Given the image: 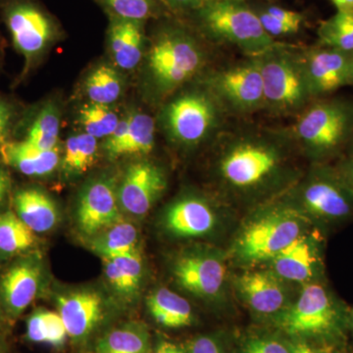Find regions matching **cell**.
Returning <instances> with one entry per match:
<instances>
[{
  "mask_svg": "<svg viewBox=\"0 0 353 353\" xmlns=\"http://www.w3.org/2000/svg\"><path fill=\"white\" fill-rule=\"evenodd\" d=\"M217 138V174L225 187L253 194L294 181L287 162L289 148L296 143L288 128L241 127L223 130Z\"/></svg>",
  "mask_w": 353,
  "mask_h": 353,
  "instance_id": "cell-1",
  "label": "cell"
},
{
  "mask_svg": "<svg viewBox=\"0 0 353 353\" xmlns=\"http://www.w3.org/2000/svg\"><path fill=\"white\" fill-rule=\"evenodd\" d=\"M145 55V78L153 101H166L201 73L208 53L187 29L165 26L153 36Z\"/></svg>",
  "mask_w": 353,
  "mask_h": 353,
  "instance_id": "cell-2",
  "label": "cell"
},
{
  "mask_svg": "<svg viewBox=\"0 0 353 353\" xmlns=\"http://www.w3.org/2000/svg\"><path fill=\"white\" fill-rule=\"evenodd\" d=\"M166 101L159 122L174 145L197 148L223 131L228 114L201 81L196 87L179 90Z\"/></svg>",
  "mask_w": 353,
  "mask_h": 353,
  "instance_id": "cell-3",
  "label": "cell"
},
{
  "mask_svg": "<svg viewBox=\"0 0 353 353\" xmlns=\"http://www.w3.org/2000/svg\"><path fill=\"white\" fill-rule=\"evenodd\" d=\"M264 88V110L273 116H299L314 101L303 50L276 43L257 57Z\"/></svg>",
  "mask_w": 353,
  "mask_h": 353,
  "instance_id": "cell-4",
  "label": "cell"
},
{
  "mask_svg": "<svg viewBox=\"0 0 353 353\" xmlns=\"http://www.w3.org/2000/svg\"><path fill=\"white\" fill-rule=\"evenodd\" d=\"M288 131L294 143L316 161L333 157L348 148L352 139L353 99H316L296 116Z\"/></svg>",
  "mask_w": 353,
  "mask_h": 353,
  "instance_id": "cell-5",
  "label": "cell"
},
{
  "mask_svg": "<svg viewBox=\"0 0 353 353\" xmlns=\"http://www.w3.org/2000/svg\"><path fill=\"white\" fill-rule=\"evenodd\" d=\"M276 324L294 338L339 343L348 329V311L325 285L308 283L296 303L279 313Z\"/></svg>",
  "mask_w": 353,
  "mask_h": 353,
  "instance_id": "cell-6",
  "label": "cell"
},
{
  "mask_svg": "<svg viewBox=\"0 0 353 353\" xmlns=\"http://www.w3.org/2000/svg\"><path fill=\"white\" fill-rule=\"evenodd\" d=\"M194 13L206 38L236 46L248 57H259L277 43L265 32L253 8L245 3L208 0Z\"/></svg>",
  "mask_w": 353,
  "mask_h": 353,
  "instance_id": "cell-7",
  "label": "cell"
},
{
  "mask_svg": "<svg viewBox=\"0 0 353 353\" xmlns=\"http://www.w3.org/2000/svg\"><path fill=\"white\" fill-rule=\"evenodd\" d=\"M307 216L289 203L260 213L239 234L234 252L245 263L270 262L306 233Z\"/></svg>",
  "mask_w": 353,
  "mask_h": 353,
  "instance_id": "cell-8",
  "label": "cell"
},
{
  "mask_svg": "<svg viewBox=\"0 0 353 353\" xmlns=\"http://www.w3.org/2000/svg\"><path fill=\"white\" fill-rule=\"evenodd\" d=\"M290 205L324 223H341L353 217V189L338 169L316 165L290 192Z\"/></svg>",
  "mask_w": 353,
  "mask_h": 353,
  "instance_id": "cell-9",
  "label": "cell"
},
{
  "mask_svg": "<svg viewBox=\"0 0 353 353\" xmlns=\"http://www.w3.org/2000/svg\"><path fill=\"white\" fill-rule=\"evenodd\" d=\"M0 13L28 73L57 38V22L37 0H0Z\"/></svg>",
  "mask_w": 353,
  "mask_h": 353,
  "instance_id": "cell-10",
  "label": "cell"
},
{
  "mask_svg": "<svg viewBox=\"0 0 353 353\" xmlns=\"http://www.w3.org/2000/svg\"><path fill=\"white\" fill-rule=\"evenodd\" d=\"M201 82L228 115H248L264 108V88L257 57L210 72Z\"/></svg>",
  "mask_w": 353,
  "mask_h": 353,
  "instance_id": "cell-11",
  "label": "cell"
},
{
  "mask_svg": "<svg viewBox=\"0 0 353 353\" xmlns=\"http://www.w3.org/2000/svg\"><path fill=\"white\" fill-rule=\"evenodd\" d=\"M173 275L178 285L190 294L206 301H215L224 290V256L214 248H190L176 257Z\"/></svg>",
  "mask_w": 353,
  "mask_h": 353,
  "instance_id": "cell-12",
  "label": "cell"
},
{
  "mask_svg": "<svg viewBox=\"0 0 353 353\" xmlns=\"http://www.w3.org/2000/svg\"><path fill=\"white\" fill-rule=\"evenodd\" d=\"M303 54L309 88L314 101L350 85L353 52L318 46L303 50Z\"/></svg>",
  "mask_w": 353,
  "mask_h": 353,
  "instance_id": "cell-13",
  "label": "cell"
},
{
  "mask_svg": "<svg viewBox=\"0 0 353 353\" xmlns=\"http://www.w3.org/2000/svg\"><path fill=\"white\" fill-rule=\"evenodd\" d=\"M166 188L167 179L161 167L141 160L128 167L118 189V201L126 212L141 217L150 212Z\"/></svg>",
  "mask_w": 353,
  "mask_h": 353,
  "instance_id": "cell-14",
  "label": "cell"
},
{
  "mask_svg": "<svg viewBox=\"0 0 353 353\" xmlns=\"http://www.w3.org/2000/svg\"><path fill=\"white\" fill-rule=\"evenodd\" d=\"M43 279V265L36 255H25L7 267L0 276V305L7 314H22L38 296Z\"/></svg>",
  "mask_w": 353,
  "mask_h": 353,
  "instance_id": "cell-15",
  "label": "cell"
},
{
  "mask_svg": "<svg viewBox=\"0 0 353 353\" xmlns=\"http://www.w3.org/2000/svg\"><path fill=\"white\" fill-rule=\"evenodd\" d=\"M122 221L117 190L112 179H95L85 185L77 208L79 229L88 236H94Z\"/></svg>",
  "mask_w": 353,
  "mask_h": 353,
  "instance_id": "cell-16",
  "label": "cell"
},
{
  "mask_svg": "<svg viewBox=\"0 0 353 353\" xmlns=\"http://www.w3.org/2000/svg\"><path fill=\"white\" fill-rule=\"evenodd\" d=\"M271 270L288 282L312 283L322 268L321 245L314 234L304 233L270 261Z\"/></svg>",
  "mask_w": 353,
  "mask_h": 353,
  "instance_id": "cell-17",
  "label": "cell"
},
{
  "mask_svg": "<svg viewBox=\"0 0 353 353\" xmlns=\"http://www.w3.org/2000/svg\"><path fill=\"white\" fill-rule=\"evenodd\" d=\"M217 219L214 208L204 197L185 196L166 209L163 222L167 231L173 236L190 239L212 233Z\"/></svg>",
  "mask_w": 353,
  "mask_h": 353,
  "instance_id": "cell-18",
  "label": "cell"
},
{
  "mask_svg": "<svg viewBox=\"0 0 353 353\" xmlns=\"http://www.w3.org/2000/svg\"><path fill=\"white\" fill-rule=\"evenodd\" d=\"M283 282L272 270L250 271L238 278L236 289L253 312L278 315L287 303V290Z\"/></svg>",
  "mask_w": 353,
  "mask_h": 353,
  "instance_id": "cell-19",
  "label": "cell"
},
{
  "mask_svg": "<svg viewBox=\"0 0 353 353\" xmlns=\"http://www.w3.org/2000/svg\"><path fill=\"white\" fill-rule=\"evenodd\" d=\"M155 143V123L152 116L134 112L120 121L117 129L106 139L104 152L110 158L148 155Z\"/></svg>",
  "mask_w": 353,
  "mask_h": 353,
  "instance_id": "cell-20",
  "label": "cell"
},
{
  "mask_svg": "<svg viewBox=\"0 0 353 353\" xmlns=\"http://www.w3.org/2000/svg\"><path fill=\"white\" fill-rule=\"evenodd\" d=\"M58 310L68 336L83 340L92 333L103 316L102 297L94 290H79L60 296Z\"/></svg>",
  "mask_w": 353,
  "mask_h": 353,
  "instance_id": "cell-21",
  "label": "cell"
},
{
  "mask_svg": "<svg viewBox=\"0 0 353 353\" xmlns=\"http://www.w3.org/2000/svg\"><path fill=\"white\" fill-rule=\"evenodd\" d=\"M145 22L110 16L109 48L114 62L123 70L136 69L145 54Z\"/></svg>",
  "mask_w": 353,
  "mask_h": 353,
  "instance_id": "cell-22",
  "label": "cell"
},
{
  "mask_svg": "<svg viewBox=\"0 0 353 353\" xmlns=\"http://www.w3.org/2000/svg\"><path fill=\"white\" fill-rule=\"evenodd\" d=\"M4 164L12 167L23 175L44 176L50 175L59 164L58 148L43 150L24 141H9L0 146Z\"/></svg>",
  "mask_w": 353,
  "mask_h": 353,
  "instance_id": "cell-23",
  "label": "cell"
},
{
  "mask_svg": "<svg viewBox=\"0 0 353 353\" xmlns=\"http://www.w3.org/2000/svg\"><path fill=\"white\" fill-rule=\"evenodd\" d=\"M13 204L14 212L36 234L50 231L59 220L54 201L39 188L18 190L14 194Z\"/></svg>",
  "mask_w": 353,
  "mask_h": 353,
  "instance_id": "cell-24",
  "label": "cell"
},
{
  "mask_svg": "<svg viewBox=\"0 0 353 353\" xmlns=\"http://www.w3.org/2000/svg\"><path fill=\"white\" fill-rule=\"evenodd\" d=\"M146 303L153 319L167 328L190 326L194 320L189 301L167 288L154 290Z\"/></svg>",
  "mask_w": 353,
  "mask_h": 353,
  "instance_id": "cell-25",
  "label": "cell"
},
{
  "mask_svg": "<svg viewBox=\"0 0 353 353\" xmlns=\"http://www.w3.org/2000/svg\"><path fill=\"white\" fill-rule=\"evenodd\" d=\"M60 131L59 111L52 102L43 104L28 121L24 141L39 150H51L57 148Z\"/></svg>",
  "mask_w": 353,
  "mask_h": 353,
  "instance_id": "cell-26",
  "label": "cell"
},
{
  "mask_svg": "<svg viewBox=\"0 0 353 353\" xmlns=\"http://www.w3.org/2000/svg\"><path fill=\"white\" fill-rule=\"evenodd\" d=\"M36 233L14 211L0 213V255L15 256L34 248Z\"/></svg>",
  "mask_w": 353,
  "mask_h": 353,
  "instance_id": "cell-27",
  "label": "cell"
},
{
  "mask_svg": "<svg viewBox=\"0 0 353 353\" xmlns=\"http://www.w3.org/2000/svg\"><path fill=\"white\" fill-rule=\"evenodd\" d=\"M138 231L130 223H116L94 236L92 250L102 259H112L138 250Z\"/></svg>",
  "mask_w": 353,
  "mask_h": 353,
  "instance_id": "cell-28",
  "label": "cell"
},
{
  "mask_svg": "<svg viewBox=\"0 0 353 353\" xmlns=\"http://www.w3.org/2000/svg\"><path fill=\"white\" fill-rule=\"evenodd\" d=\"M122 77L113 67L102 64L90 72L85 83V94L90 102L111 105L123 92Z\"/></svg>",
  "mask_w": 353,
  "mask_h": 353,
  "instance_id": "cell-29",
  "label": "cell"
},
{
  "mask_svg": "<svg viewBox=\"0 0 353 353\" xmlns=\"http://www.w3.org/2000/svg\"><path fill=\"white\" fill-rule=\"evenodd\" d=\"M97 139L87 132L67 139L62 157V168L67 175L79 176L94 165L97 157Z\"/></svg>",
  "mask_w": 353,
  "mask_h": 353,
  "instance_id": "cell-30",
  "label": "cell"
},
{
  "mask_svg": "<svg viewBox=\"0 0 353 353\" xmlns=\"http://www.w3.org/2000/svg\"><path fill=\"white\" fill-rule=\"evenodd\" d=\"M319 46L353 52V10H338L317 30Z\"/></svg>",
  "mask_w": 353,
  "mask_h": 353,
  "instance_id": "cell-31",
  "label": "cell"
},
{
  "mask_svg": "<svg viewBox=\"0 0 353 353\" xmlns=\"http://www.w3.org/2000/svg\"><path fill=\"white\" fill-rule=\"evenodd\" d=\"M148 336L137 325L110 332L97 345V353H148Z\"/></svg>",
  "mask_w": 353,
  "mask_h": 353,
  "instance_id": "cell-32",
  "label": "cell"
},
{
  "mask_svg": "<svg viewBox=\"0 0 353 353\" xmlns=\"http://www.w3.org/2000/svg\"><path fill=\"white\" fill-rule=\"evenodd\" d=\"M78 117L83 131L97 139L109 138L117 129L121 121L110 105L94 102L83 105Z\"/></svg>",
  "mask_w": 353,
  "mask_h": 353,
  "instance_id": "cell-33",
  "label": "cell"
},
{
  "mask_svg": "<svg viewBox=\"0 0 353 353\" xmlns=\"http://www.w3.org/2000/svg\"><path fill=\"white\" fill-rule=\"evenodd\" d=\"M99 2L108 9L110 16L122 19L145 22L157 11L154 0H99Z\"/></svg>",
  "mask_w": 353,
  "mask_h": 353,
  "instance_id": "cell-34",
  "label": "cell"
},
{
  "mask_svg": "<svg viewBox=\"0 0 353 353\" xmlns=\"http://www.w3.org/2000/svg\"><path fill=\"white\" fill-rule=\"evenodd\" d=\"M110 259L117 265L121 275L124 279L128 296H134L141 287L143 276V264L141 253L137 250Z\"/></svg>",
  "mask_w": 353,
  "mask_h": 353,
  "instance_id": "cell-35",
  "label": "cell"
},
{
  "mask_svg": "<svg viewBox=\"0 0 353 353\" xmlns=\"http://www.w3.org/2000/svg\"><path fill=\"white\" fill-rule=\"evenodd\" d=\"M44 320H46V343L53 347H62L66 341V327L59 313L52 311H44Z\"/></svg>",
  "mask_w": 353,
  "mask_h": 353,
  "instance_id": "cell-36",
  "label": "cell"
},
{
  "mask_svg": "<svg viewBox=\"0 0 353 353\" xmlns=\"http://www.w3.org/2000/svg\"><path fill=\"white\" fill-rule=\"evenodd\" d=\"M241 353H290L289 345L268 336L253 338L246 341Z\"/></svg>",
  "mask_w": 353,
  "mask_h": 353,
  "instance_id": "cell-37",
  "label": "cell"
},
{
  "mask_svg": "<svg viewBox=\"0 0 353 353\" xmlns=\"http://www.w3.org/2000/svg\"><path fill=\"white\" fill-rule=\"evenodd\" d=\"M16 108L12 102L0 97V146L7 143L15 125Z\"/></svg>",
  "mask_w": 353,
  "mask_h": 353,
  "instance_id": "cell-38",
  "label": "cell"
},
{
  "mask_svg": "<svg viewBox=\"0 0 353 353\" xmlns=\"http://www.w3.org/2000/svg\"><path fill=\"white\" fill-rule=\"evenodd\" d=\"M27 336L32 343H46L44 311H37L28 319Z\"/></svg>",
  "mask_w": 353,
  "mask_h": 353,
  "instance_id": "cell-39",
  "label": "cell"
},
{
  "mask_svg": "<svg viewBox=\"0 0 353 353\" xmlns=\"http://www.w3.org/2000/svg\"><path fill=\"white\" fill-rule=\"evenodd\" d=\"M104 259V271L108 282L112 285L114 290L123 296H128L127 288L124 279L121 275L119 269L115 262L110 259Z\"/></svg>",
  "mask_w": 353,
  "mask_h": 353,
  "instance_id": "cell-40",
  "label": "cell"
},
{
  "mask_svg": "<svg viewBox=\"0 0 353 353\" xmlns=\"http://www.w3.org/2000/svg\"><path fill=\"white\" fill-rule=\"evenodd\" d=\"M189 353H224L219 343L210 336H199L192 341Z\"/></svg>",
  "mask_w": 353,
  "mask_h": 353,
  "instance_id": "cell-41",
  "label": "cell"
},
{
  "mask_svg": "<svg viewBox=\"0 0 353 353\" xmlns=\"http://www.w3.org/2000/svg\"><path fill=\"white\" fill-rule=\"evenodd\" d=\"M176 12H196L208 0H162Z\"/></svg>",
  "mask_w": 353,
  "mask_h": 353,
  "instance_id": "cell-42",
  "label": "cell"
},
{
  "mask_svg": "<svg viewBox=\"0 0 353 353\" xmlns=\"http://www.w3.org/2000/svg\"><path fill=\"white\" fill-rule=\"evenodd\" d=\"M11 178L8 172L0 165V208H3L7 199L10 196Z\"/></svg>",
  "mask_w": 353,
  "mask_h": 353,
  "instance_id": "cell-43",
  "label": "cell"
},
{
  "mask_svg": "<svg viewBox=\"0 0 353 353\" xmlns=\"http://www.w3.org/2000/svg\"><path fill=\"white\" fill-rule=\"evenodd\" d=\"M288 345H289L290 353H318L303 339L294 338V341L288 343Z\"/></svg>",
  "mask_w": 353,
  "mask_h": 353,
  "instance_id": "cell-44",
  "label": "cell"
},
{
  "mask_svg": "<svg viewBox=\"0 0 353 353\" xmlns=\"http://www.w3.org/2000/svg\"><path fill=\"white\" fill-rule=\"evenodd\" d=\"M338 170L341 172V175L353 189V157H350L343 161L339 167Z\"/></svg>",
  "mask_w": 353,
  "mask_h": 353,
  "instance_id": "cell-45",
  "label": "cell"
},
{
  "mask_svg": "<svg viewBox=\"0 0 353 353\" xmlns=\"http://www.w3.org/2000/svg\"><path fill=\"white\" fill-rule=\"evenodd\" d=\"M155 353H185V352H183L182 347H179L175 343L164 341L159 343Z\"/></svg>",
  "mask_w": 353,
  "mask_h": 353,
  "instance_id": "cell-46",
  "label": "cell"
},
{
  "mask_svg": "<svg viewBox=\"0 0 353 353\" xmlns=\"http://www.w3.org/2000/svg\"><path fill=\"white\" fill-rule=\"evenodd\" d=\"M338 10H353V0H331Z\"/></svg>",
  "mask_w": 353,
  "mask_h": 353,
  "instance_id": "cell-47",
  "label": "cell"
},
{
  "mask_svg": "<svg viewBox=\"0 0 353 353\" xmlns=\"http://www.w3.org/2000/svg\"><path fill=\"white\" fill-rule=\"evenodd\" d=\"M348 329L353 332V308L348 311Z\"/></svg>",
  "mask_w": 353,
  "mask_h": 353,
  "instance_id": "cell-48",
  "label": "cell"
},
{
  "mask_svg": "<svg viewBox=\"0 0 353 353\" xmlns=\"http://www.w3.org/2000/svg\"><path fill=\"white\" fill-rule=\"evenodd\" d=\"M348 148H350V157H353V134L350 145H348Z\"/></svg>",
  "mask_w": 353,
  "mask_h": 353,
  "instance_id": "cell-49",
  "label": "cell"
},
{
  "mask_svg": "<svg viewBox=\"0 0 353 353\" xmlns=\"http://www.w3.org/2000/svg\"><path fill=\"white\" fill-rule=\"evenodd\" d=\"M226 1L240 2V3H245L246 0H226Z\"/></svg>",
  "mask_w": 353,
  "mask_h": 353,
  "instance_id": "cell-50",
  "label": "cell"
},
{
  "mask_svg": "<svg viewBox=\"0 0 353 353\" xmlns=\"http://www.w3.org/2000/svg\"><path fill=\"white\" fill-rule=\"evenodd\" d=\"M350 85L353 87V63H352V82H350Z\"/></svg>",
  "mask_w": 353,
  "mask_h": 353,
  "instance_id": "cell-51",
  "label": "cell"
},
{
  "mask_svg": "<svg viewBox=\"0 0 353 353\" xmlns=\"http://www.w3.org/2000/svg\"><path fill=\"white\" fill-rule=\"evenodd\" d=\"M1 319H2L1 313H0V327H1Z\"/></svg>",
  "mask_w": 353,
  "mask_h": 353,
  "instance_id": "cell-52",
  "label": "cell"
}]
</instances>
